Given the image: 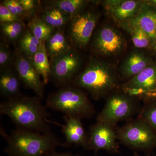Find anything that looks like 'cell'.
<instances>
[{"label":"cell","instance_id":"cell-1","mask_svg":"<svg viewBox=\"0 0 156 156\" xmlns=\"http://www.w3.org/2000/svg\"><path fill=\"white\" fill-rule=\"evenodd\" d=\"M0 113L9 117L17 128L41 133L51 132L46 107L36 96L20 95L0 103Z\"/></svg>","mask_w":156,"mask_h":156},{"label":"cell","instance_id":"cell-2","mask_svg":"<svg viewBox=\"0 0 156 156\" xmlns=\"http://www.w3.org/2000/svg\"><path fill=\"white\" fill-rule=\"evenodd\" d=\"M2 134L7 142L5 152L9 156H46L63 146L51 132L41 133L16 128L9 135Z\"/></svg>","mask_w":156,"mask_h":156},{"label":"cell","instance_id":"cell-3","mask_svg":"<svg viewBox=\"0 0 156 156\" xmlns=\"http://www.w3.org/2000/svg\"><path fill=\"white\" fill-rule=\"evenodd\" d=\"M46 107L61 112L65 116L80 119L92 117L95 113L93 106L85 93L78 88L68 85L49 95Z\"/></svg>","mask_w":156,"mask_h":156},{"label":"cell","instance_id":"cell-4","mask_svg":"<svg viewBox=\"0 0 156 156\" xmlns=\"http://www.w3.org/2000/svg\"><path fill=\"white\" fill-rule=\"evenodd\" d=\"M78 87L90 92L95 99L103 96L117 85V79L113 72L106 65L92 61L74 80Z\"/></svg>","mask_w":156,"mask_h":156},{"label":"cell","instance_id":"cell-5","mask_svg":"<svg viewBox=\"0 0 156 156\" xmlns=\"http://www.w3.org/2000/svg\"><path fill=\"white\" fill-rule=\"evenodd\" d=\"M117 137L122 143L136 149L145 150L156 146V133L147 123L140 120L120 128Z\"/></svg>","mask_w":156,"mask_h":156},{"label":"cell","instance_id":"cell-6","mask_svg":"<svg viewBox=\"0 0 156 156\" xmlns=\"http://www.w3.org/2000/svg\"><path fill=\"white\" fill-rule=\"evenodd\" d=\"M135 106L128 96L120 94L112 95L108 99L104 107L98 115L97 122L113 126L126 119L134 113Z\"/></svg>","mask_w":156,"mask_h":156},{"label":"cell","instance_id":"cell-7","mask_svg":"<svg viewBox=\"0 0 156 156\" xmlns=\"http://www.w3.org/2000/svg\"><path fill=\"white\" fill-rule=\"evenodd\" d=\"M97 15L91 11L77 14L69 21V34L71 40L77 46H87L97 23Z\"/></svg>","mask_w":156,"mask_h":156},{"label":"cell","instance_id":"cell-8","mask_svg":"<svg viewBox=\"0 0 156 156\" xmlns=\"http://www.w3.org/2000/svg\"><path fill=\"white\" fill-rule=\"evenodd\" d=\"M15 70L25 87L31 89L40 99L44 96V83L30 59L19 50L14 54Z\"/></svg>","mask_w":156,"mask_h":156},{"label":"cell","instance_id":"cell-9","mask_svg":"<svg viewBox=\"0 0 156 156\" xmlns=\"http://www.w3.org/2000/svg\"><path fill=\"white\" fill-rule=\"evenodd\" d=\"M50 59V77L56 83L64 86L68 83L80 65V58L72 49Z\"/></svg>","mask_w":156,"mask_h":156},{"label":"cell","instance_id":"cell-10","mask_svg":"<svg viewBox=\"0 0 156 156\" xmlns=\"http://www.w3.org/2000/svg\"><path fill=\"white\" fill-rule=\"evenodd\" d=\"M112 127L100 122H97L91 126L88 136V148L95 152L105 150L117 152L118 146L116 141L117 135Z\"/></svg>","mask_w":156,"mask_h":156},{"label":"cell","instance_id":"cell-11","mask_svg":"<svg viewBox=\"0 0 156 156\" xmlns=\"http://www.w3.org/2000/svg\"><path fill=\"white\" fill-rule=\"evenodd\" d=\"M124 40L113 28L104 27L95 37V50L98 53L105 55H113L119 53L124 46Z\"/></svg>","mask_w":156,"mask_h":156},{"label":"cell","instance_id":"cell-12","mask_svg":"<svg viewBox=\"0 0 156 156\" xmlns=\"http://www.w3.org/2000/svg\"><path fill=\"white\" fill-rule=\"evenodd\" d=\"M131 94L149 93L156 89V65H150L141 72L132 77L125 85Z\"/></svg>","mask_w":156,"mask_h":156},{"label":"cell","instance_id":"cell-13","mask_svg":"<svg viewBox=\"0 0 156 156\" xmlns=\"http://www.w3.org/2000/svg\"><path fill=\"white\" fill-rule=\"evenodd\" d=\"M64 120L65 124L61 126L66 138L64 146L75 144L88 148V136L80 119L65 116Z\"/></svg>","mask_w":156,"mask_h":156},{"label":"cell","instance_id":"cell-14","mask_svg":"<svg viewBox=\"0 0 156 156\" xmlns=\"http://www.w3.org/2000/svg\"><path fill=\"white\" fill-rule=\"evenodd\" d=\"M20 79L14 70L5 68L0 74V93L8 99L17 97L20 94Z\"/></svg>","mask_w":156,"mask_h":156},{"label":"cell","instance_id":"cell-15","mask_svg":"<svg viewBox=\"0 0 156 156\" xmlns=\"http://www.w3.org/2000/svg\"><path fill=\"white\" fill-rule=\"evenodd\" d=\"M131 26H136L147 34L151 39L156 41V11L153 9H143L137 16L130 20Z\"/></svg>","mask_w":156,"mask_h":156},{"label":"cell","instance_id":"cell-16","mask_svg":"<svg viewBox=\"0 0 156 156\" xmlns=\"http://www.w3.org/2000/svg\"><path fill=\"white\" fill-rule=\"evenodd\" d=\"M45 48L50 59L71 50L64 34L60 30H54L45 41Z\"/></svg>","mask_w":156,"mask_h":156},{"label":"cell","instance_id":"cell-17","mask_svg":"<svg viewBox=\"0 0 156 156\" xmlns=\"http://www.w3.org/2000/svg\"><path fill=\"white\" fill-rule=\"evenodd\" d=\"M48 57L45 48V41H42L36 53L30 59L44 84L48 83L51 75L50 62Z\"/></svg>","mask_w":156,"mask_h":156},{"label":"cell","instance_id":"cell-18","mask_svg":"<svg viewBox=\"0 0 156 156\" xmlns=\"http://www.w3.org/2000/svg\"><path fill=\"white\" fill-rule=\"evenodd\" d=\"M148 58L143 54L134 53L125 62L123 68V75L126 77L134 76L150 65Z\"/></svg>","mask_w":156,"mask_h":156},{"label":"cell","instance_id":"cell-19","mask_svg":"<svg viewBox=\"0 0 156 156\" xmlns=\"http://www.w3.org/2000/svg\"><path fill=\"white\" fill-rule=\"evenodd\" d=\"M53 28H61L69 22L72 17L57 8L50 7L43 12L41 17Z\"/></svg>","mask_w":156,"mask_h":156},{"label":"cell","instance_id":"cell-20","mask_svg":"<svg viewBox=\"0 0 156 156\" xmlns=\"http://www.w3.org/2000/svg\"><path fill=\"white\" fill-rule=\"evenodd\" d=\"M140 6V2L135 1L120 2L110 8L113 16L120 20L129 19L134 16Z\"/></svg>","mask_w":156,"mask_h":156},{"label":"cell","instance_id":"cell-21","mask_svg":"<svg viewBox=\"0 0 156 156\" xmlns=\"http://www.w3.org/2000/svg\"><path fill=\"white\" fill-rule=\"evenodd\" d=\"M41 43L28 29L24 31L19 39V50L31 59L36 53Z\"/></svg>","mask_w":156,"mask_h":156},{"label":"cell","instance_id":"cell-22","mask_svg":"<svg viewBox=\"0 0 156 156\" xmlns=\"http://www.w3.org/2000/svg\"><path fill=\"white\" fill-rule=\"evenodd\" d=\"M49 6L57 8L72 17L80 13L87 4L83 0H56L49 2Z\"/></svg>","mask_w":156,"mask_h":156},{"label":"cell","instance_id":"cell-23","mask_svg":"<svg viewBox=\"0 0 156 156\" xmlns=\"http://www.w3.org/2000/svg\"><path fill=\"white\" fill-rule=\"evenodd\" d=\"M28 27L34 36L40 41H46L55 29L40 17H34L28 23Z\"/></svg>","mask_w":156,"mask_h":156},{"label":"cell","instance_id":"cell-24","mask_svg":"<svg viewBox=\"0 0 156 156\" xmlns=\"http://www.w3.org/2000/svg\"><path fill=\"white\" fill-rule=\"evenodd\" d=\"M1 28L5 38L11 42L19 40L25 31L24 24L21 21L1 23Z\"/></svg>","mask_w":156,"mask_h":156},{"label":"cell","instance_id":"cell-25","mask_svg":"<svg viewBox=\"0 0 156 156\" xmlns=\"http://www.w3.org/2000/svg\"><path fill=\"white\" fill-rule=\"evenodd\" d=\"M132 41L135 47L139 48H147L151 38L142 30L136 26H131Z\"/></svg>","mask_w":156,"mask_h":156},{"label":"cell","instance_id":"cell-26","mask_svg":"<svg viewBox=\"0 0 156 156\" xmlns=\"http://www.w3.org/2000/svg\"><path fill=\"white\" fill-rule=\"evenodd\" d=\"M140 117V120L147 123L156 133V102L151 103L146 106Z\"/></svg>","mask_w":156,"mask_h":156},{"label":"cell","instance_id":"cell-27","mask_svg":"<svg viewBox=\"0 0 156 156\" xmlns=\"http://www.w3.org/2000/svg\"><path fill=\"white\" fill-rule=\"evenodd\" d=\"M2 4L5 6L12 14L21 19L22 17L28 16L18 0H6Z\"/></svg>","mask_w":156,"mask_h":156},{"label":"cell","instance_id":"cell-28","mask_svg":"<svg viewBox=\"0 0 156 156\" xmlns=\"http://www.w3.org/2000/svg\"><path fill=\"white\" fill-rule=\"evenodd\" d=\"M14 56L11 50L5 45L1 43L0 46V67L2 69L5 68L14 61Z\"/></svg>","mask_w":156,"mask_h":156},{"label":"cell","instance_id":"cell-29","mask_svg":"<svg viewBox=\"0 0 156 156\" xmlns=\"http://www.w3.org/2000/svg\"><path fill=\"white\" fill-rule=\"evenodd\" d=\"M21 18L12 14L9 9L2 3L0 5V21L1 23L21 21Z\"/></svg>","mask_w":156,"mask_h":156},{"label":"cell","instance_id":"cell-30","mask_svg":"<svg viewBox=\"0 0 156 156\" xmlns=\"http://www.w3.org/2000/svg\"><path fill=\"white\" fill-rule=\"evenodd\" d=\"M28 16L33 14L37 9L38 1L34 0H18Z\"/></svg>","mask_w":156,"mask_h":156},{"label":"cell","instance_id":"cell-31","mask_svg":"<svg viewBox=\"0 0 156 156\" xmlns=\"http://www.w3.org/2000/svg\"><path fill=\"white\" fill-rule=\"evenodd\" d=\"M46 156H80L68 153H57L56 151L51 153Z\"/></svg>","mask_w":156,"mask_h":156},{"label":"cell","instance_id":"cell-32","mask_svg":"<svg viewBox=\"0 0 156 156\" xmlns=\"http://www.w3.org/2000/svg\"><path fill=\"white\" fill-rule=\"evenodd\" d=\"M150 94H156V89L155 90H154V91H152V92H149Z\"/></svg>","mask_w":156,"mask_h":156},{"label":"cell","instance_id":"cell-33","mask_svg":"<svg viewBox=\"0 0 156 156\" xmlns=\"http://www.w3.org/2000/svg\"><path fill=\"white\" fill-rule=\"evenodd\" d=\"M151 96H154V97H156V94H150Z\"/></svg>","mask_w":156,"mask_h":156},{"label":"cell","instance_id":"cell-34","mask_svg":"<svg viewBox=\"0 0 156 156\" xmlns=\"http://www.w3.org/2000/svg\"><path fill=\"white\" fill-rule=\"evenodd\" d=\"M152 2L155 5H156V0H154V1H152Z\"/></svg>","mask_w":156,"mask_h":156},{"label":"cell","instance_id":"cell-35","mask_svg":"<svg viewBox=\"0 0 156 156\" xmlns=\"http://www.w3.org/2000/svg\"><path fill=\"white\" fill-rule=\"evenodd\" d=\"M155 30H156V28H155Z\"/></svg>","mask_w":156,"mask_h":156}]
</instances>
